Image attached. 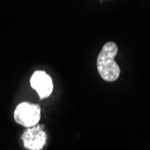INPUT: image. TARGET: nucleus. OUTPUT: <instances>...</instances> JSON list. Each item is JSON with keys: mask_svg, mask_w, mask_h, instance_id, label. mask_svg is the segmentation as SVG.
<instances>
[{"mask_svg": "<svg viewBox=\"0 0 150 150\" xmlns=\"http://www.w3.org/2000/svg\"><path fill=\"white\" fill-rule=\"evenodd\" d=\"M44 125H35L27 129L22 135V140L25 148L29 150H42L47 141Z\"/></svg>", "mask_w": 150, "mask_h": 150, "instance_id": "obj_3", "label": "nucleus"}, {"mask_svg": "<svg viewBox=\"0 0 150 150\" xmlns=\"http://www.w3.org/2000/svg\"><path fill=\"white\" fill-rule=\"evenodd\" d=\"M117 53V44L113 42H108L103 46L97 57L98 73L106 82H114L120 75V69L115 61Z\"/></svg>", "mask_w": 150, "mask_h": 150, "instance_id": "obj_1", "label": "nucleus"}, {"mask_svg": "<svg viewBox=\"0 0 150 150\" xmlns=\"http://www.w3.org/2000/svg\"><path fill=\"white\" fill-rule=\"evenodd\" d=\"M31 86L38 93L40 99H45L49 97L53 91V83L51 77L42 70L35 71L31 79Z\"/></svg>", "mask_w": 150, "mask_h": 150, "instance_id": "obj_4", "label": "nucleus"}, {"mask_svg": "<svg viewBox=\"0 0 150 150\" xmlns=\"http://www.w3.org/2000/svg\"><path fill=\"white\" fill-rule=\"evenodd\" d=\"M13 118L18 124L31 128L38 124L40 119V106L39 104L23 102L19 103L13 112Z\"/></svg>", "mask_w": 150, "mask_h": 150, "instance_id": "obj_2", "label": "nucleus"}]
</instances>
